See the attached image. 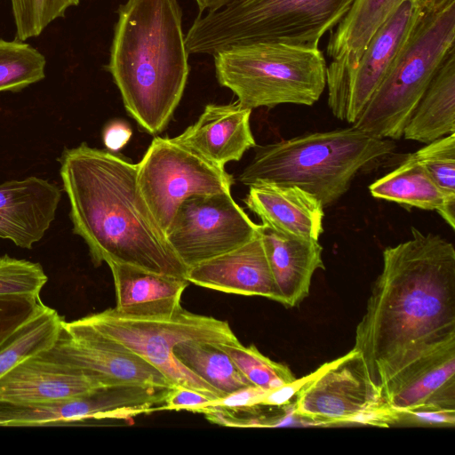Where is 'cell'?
<instances>
[{"label": "cell", "mask_w": 455, "mask_h": 455, "mask_svg": "<svg viewBox=\"0 0 455 455\" xmlns=\"http://www.w3.org/2000/svg\"><path fill=\"white\" fill-rule=\"evenodd\" d=\"M411 231V239L383 250L352 348L380 395L407 367L455 341V248L438 235Z\"/></svg>", "instance_id": "1"}, {"label": "cell", "mask_w": 455, "mask_h": 455, "mask_svg": "<svg viewBox=\"0 0 455 455\" xmlns=\"http://www.w3.org/2000/svg\"><path fill=\"white\" fill-rule=\"evenodd\" d=\"M59 162L72 231L84 239L95 266L128 264L186 278L188 268L140 191L137 164L85 142L65 148Z\"/></svg>", "instance_id": "2"}, {"label": "cell", "mask_w": 455, "mask_h": 455, "mask_svg": "<svg viewBox=\"0 0 455 455\" xmlns=\"http://www.w3.org/2000/svg\"><path fill=\"white\" fill-rule=\"evenodd\" d=\"M107 69L128 114L148 133L162 132L189 74L177 0H127L117 11Z\"/></svg>", "instance_id": "3"}, {"label": "cell", "mask_w": 455, "mask_h": 455, "mask_svg": "<svg viewBox=\"0 0 455 455\" xmlns=\"http://www.w3.org/2000/svg\"><path fill=\"white\" fill-rule=\"evenodd\" d=\"M393 140L351 125L305 133L256 148L239 180L246 186L275 183L296 186L316 197L323 208L350 188L357 173L391 156Z\"/></svg>", "instance_id": "4"}, {"label": "cell", "mask_w": 455, "mask_h": 455, "mask_svg": "<svg viewBox=\"0 0 455 455\" xmlns=\"http://www.w3.org/2000/svg\"><path fill=\"white\" fill-rule=\"evenodd\" d=\"M354 0H235L199 14L185 36L189 54H212L248 43L318 49L322 36Z\"/></svg>", "instance_id": "5"}, {"label": "cell", "mask_w": 455, "mask_h": 455, "mask_svg": "<svg viewBox=\"0 0 455 455\" xmlns=\"http://www.w3.org/2000/svg\"><path fill=\"white\" fill-rule=\"evenodd\" d=\"M213 57L220 84L251 110L312 106L326 87L327 66L319 49L258 42L230 46Z\"/></svg>", "instance_id": "6"}, {"label": "cell", "mask_w": 455, "mask_h": 455, "mask_svg": "<svg viewBox=\"0 0 455 455\" xmlns=\"http://www.w3.org/2000/svg\"><path fill=\"white\" fill-rule=\"evenodd\" d=\"M454 41L455 1L438 11H422L385 78L351 125L381 139L400 140Z\"/></svg>", "instance_id": "7"}, {"label": "cell", "mask_w": 455, "mask_h": 455, "mask_svg": "<svg viewBox=\"0 0 455 455\" xmlns=\"http://www.w3.org/2000/svg\"><path fill=\"white\" fill-rule=\"evenodd\" d=\"M84 319L103 335L156 367L174 387L192 388L212 399L223 397L181 363L174 355V348L189 341L219 344L239 341L227 321L183 308L166 317L126 316L108 308Z\"/></svg>", "instance_id": "8"}, {"label": "cell", "mask_w": 455, "mask_h": 455, "mask_svg": "<svg viewBox=\"0 0 455 455\" xmlns=\"http://www.w3.org/2000/svg\"><path fill=\"white\" fill-rule=\"evenodd\" d=\"M140 191L164 232L180 204L196 195L231 192L233 177L172 138L156 137L137 164Z\"/></svg>", "instance_id": "9"}, {"label": "cell", "mask_w": 455, "mask_h": 455, "mask_svg": "<svg viewBox=\"0 0 455 455\" xmlns=\"http://www.w3.org/2000/svg\"><path fill=\"white\" fill-rule=\"evenodd\" d=\"M295 396L294 414L315 424L395 420L353 349L311 373Z\"/></svg>", "instance_id": "10"}, {"label": "cell", "mask_w": 455, "mask_h": 455, "mask_svg": "<svg viewBox=\"0 0 455 455\" xmlns=\"http://www.w3.org/2000/svg\"><path fill=\"white\" fill-rule=\"evenodd\" d=\"M231 192L192 196L178 207L166 239L188 269L234 250L259 234Z\"/></svg>", "instance_id": "11"}, {"label": "cell", "mask_w": 455, "mask_h": 455, "mask_svg": "<svg viewBox=\"0 0 455 455\" xmlns=\"http://www.w3.org/2000/svg\"><path fill=\"white\" fill-rule=\"evenodd\" d=\"M422 10L403 0L376 31L351 68L326 69L328 107L335 117L353 124L378 89Z\"/></svg>", "instance_id": "12"}, {"label": "cell", "mask_w": 455, "mask_h": 455, "mask_svg": "<svg viewBox=\"0 0 455 455\" xmlns=\"http://www.w3.org/2000/svg\"><path fill=\"white\" fill-rule=\"evenodd\" d=\"M48 350L98 386L174 387L156 367L103 335L84 317L63 321L54 345Z\"/></svg>", "instance_id": "13"}, {"label": "cell", "mask_w": 455, "mask_h": 455, "mask_svg": "<svg viewBox=\"0 0 455 455\" xmlns=\"http://www.w3.org/2000/svg\"><path fill=\"white\" fill-rule=\"evenodd\" d=\"M381 396L395 414L419 409L455 411V341L394 377Z\"/></svg>", "instance_id": "14"}, {"label": "cell", "mask_w": 455, "mask_h": 455, "mask_svg": "<svg viewBox=\"0 0 455 455\" xmlns=\"http://www.w3.org/2000/svg\"><path fill=\"white\" fill-rule=\"evenodd\" d=\"M97 387L47 349L22 360L0 376V402L48 403L79 396Z\"/></svg>", "instance_id": "15"}, {"label": "cell", "mask_w": 455, "mask_h": 455, "mask_svg": "<svg viewBox=\"0 0 455 455\" xmlns=\"http://www.w3.org/2000/svg\"><path fill=\"white\" fill-rule=\"evenodd\" d=\"M60 197L55 184L36 176L0 184V238L31 249L50 228Z\"/></svg>", "instance_id": "16"}, {"label": "cell", "mask_w": 455, "mask_h": 455, "mask_svg": "<svg viewBox=\"0 0 455 455\" xmlns=\"http://www.w3.org/2000/svg\"><path fill=\"white\" fill-rule=\"evenodd\" d=\"M186 279L197 286L278 302L259 232L243 245L188 268Z\"/></svg>", "instance_id": "17"}, {"label": "cell", "mask_w": 455, "mask_h": 455, "mask_svg": "<svg viewBox=\"0 0 455 455\" xmlns=\"http://www.w3.org/2000/svg\"><path fill=\"white\" fill-rule=\"evenodd\" d=\"M251 109L238 103L208 104L198 120L172 138L208 162L223 167L256 147L250 125Z\"/></svg>", "instance_id": "18"}, {"label": "cell", "mask_w": 455, "mask_h": 455, "mask_svg": "<svg viewBox=\"0 0 455 455\" xmlns=\"http://www.w3.org/2000/svg\"><path fill=\"white\" fill-rule=\"evenodd\" d=\"M249 187L244 202L262 224L284 235L319 240L324 208L316 197L292 185L258 183Z\"/></svg>", "instance_id": "19"}, {"label": "cell", "mask_w": 455, "mask_h": 455, "mask_svg": "<svg viewBox=\"0 0 455 455\" xmlns=\"http://www.w3.org/2000/svg\"><path fill=\"white\" fill-rule=\"evenodd\" d=\"M261 236L278 294L287 307L299 305L309 294L315 270L324 269L318 240L284 235L259 224Z\"/></svg>", "instance_id": "20"}, {"label": "cell", "mask_w": 455, "mask_h": 455, "mask_svg": "<svg viewBox=\"0 0 455 455\" xmlns=\"http://www.w3.org/2000/svg\"><path fill=\"white\" fill-rule=\"evenodd\" d=\"M116 305L114 309L133 317H166L180 311L188 285L186 278L148 271L135 266L110 262Z\"/></svg>", "instance_id": "21"}, {"label": "cell", "mask_w": 455, "mask_h": 455, "mask_svg": "<svg viewBox=\"0 0 455 455\" xmlns=\"http://www.w3.org/2000/svg\"><path fill=\"white\" fill-rule=\"evenodd\" d=\"M371 195L407 208L435 211L455 228V198L444 194L419 162L415 153L369 186Z\"/></svg>", "instance_id": "22"}, {"label": "cell", "mask_w": 455, "mask_h": 455, "mask_svg": "<svg viewBox=\"0 0 455 455\" xmlns=\"http://www.w3.org/2000/svg\"><path fill=\"white\" fill-rule=\"evenodd\" d=\"M451 133H455V47L446 54L419 99L403 137L427 144Z\"/></svg>", "instance_id": "23"}, {"label": "cell", "mask_w": 455, "mask_h": 455, "mask_svg": "<svg viewBox=\"0 0 455 455\" xmlns=\"http://www.w3.org/2000/svg\"><path fill=\"white\" fill-rule=\"evenodd\" d=\"M403 0H354L346 15L331 30L327 52L331 64L351 68L359 60L376 31Z\"/></svg>", "instance_id": "24"}, {"label": "cell", "mask_w": 455, "mask_h": 455, "mask_svg": "<svg viewBox=\"0 0 455 455\" xmlns=\"http://www.w3.org/2000/svg\"><path fill=\"white\" fill-rule=\"evenodd\" d=\"M174 355L223 396L251 386L219 343L184 342L174 348Z\"/></svg>", "instance_id": "25"}, {"label": "cell", "mask_w": 455, "mask_h": 455, "mask_svg": "<svg viewBox=\"0 0 455 455\" xmlns=\"http://www.w3.org/2000/svg\"><path fill=\"white\" fill-rule=\"evenodd\" d=\"M59 313L44 305L0 345V376L22 360L51 348L63 323Z\"/></svg>", "instance_id": "26"}, {"label": "cell", "mask_w": 455, "mask_h": 455, "mask_svg": "<svg viewBox=\"0 0 455 455\" xmlns=\"http://www.w3.org/2000/svg\"><path fill=\"white\" fill-rule=\"evenodd\" d=\"M44 56L24 41L0 38V92H17L45 77Z\"/></svg>", "instance_id": "27"}, {"label": "cell", "mask_w": 455, "mask_h": 455, "mask_svg": "<svg viewBox=\"0 0 455 455\" xmlns=\"http://www.w3.org/2000/svg\"><path fill=\"white\" fill-rule=\"evenodd\" d=\"M219 345L252 386L271 391L296 379L287 365L272 361L254 345L245 347L240 341Z\"/></svg>", "instance_id": "28"}, {"label": "cell", "mask_w": 455, "mask_h": 455, "mask_svg": "<svg viewBox=\"0 0 455 455\" xmlns=\"http://www.w3.org/2000/svg\"><path fill=\"white\" fill-rule=\"evenodd\" d=\"M80 0H11L16 28L15 39L25 41L38 36L54 20Z\"/></svg>", "instance_id": "29"}, {"label": "cell", "mask_w": 455, "mask_h": 455, "mask_svg": "<svg viewBox=\"0 0 455 455\" xmlns=\"http://www.w3.org/2000/svg\"><path fill=\"white\" fill-rule=\"evenodd\" d=\"M48 277L39 263L0 257V297H40Z\"/></svg>", "instance_id": "30"}, {"label": "cell", "mask_w": 455, "mask_h": 455, "mask_svg": "<svg viewBox=\"0 0 455 455\" xmlns=\"http://www.w3.org/2000/svg\"><path fill=\"white\" fill-rule=\"evenodd\" d=\"M414 153L440 189L455 198V133L427 143Z\"/></svg>", "instance_id": "31"}, {"label": "cell", "mask_w": 455, "mask_h": 455, "mask_svg": "<svg viewBox=\"0 0 455 455\" xmlns=\"http://www.w3.org/2000/svg\"><path fill=\"white\" fill-rule=\"evenodd\" d=\"M44 305L40 297H0V345Z\"/></svg>", "instance_id": "32"}, {"label": "cell", "mask_w": 455, "mask_h": 455, "mask_svg": "<svg viewBox=\"0 0 455 455\" xmlns=\"http://www.w3.org/2000/svg\"><path fill=\"white\" fill-rule=\"evenodd\" d=\"M212 400L213 399L197 390L184 387H173L170 389L164 403L158 407L157 411L187 410L198 413Z\"/></svg>", "instance_id": "33"}, {"label": "cell", "mask_w": 455, "mask_h": 455, "mask_svg": "<svg viewBox=\"0 0 455 455\" xmlns=\"http://www.w3.org/2000/svg\"><path fill=\"white\" fill-rule=\"evenodd\" d=\"M267 392V390L251 385L223 397L213 399L206 407L212 406L228 410H243L260 406V403Z\"/></svg>", "instance_id": "34"}, {"label": "cell", "mask_w": 455, "mask_h": 455, "mask_svg": "<svg viewBox=\"0 0 455 455\" xmlns=\"http://www.w3.org/2000/svg\"><path fill=\"white\" fill-rule=\"evenodd\" d=\"M455 411L436 410H412L396 413V420L406 419L414 424L454 426Z\"/></svg>", "instance_id": "35"}, {"label": "cell", "mask_w": 455, "mask_h": 455, "mask_svg": "<svg viewBox=\"0 0 455 455\" xmlns=\"http://www.w3.org/2000/svg\"><path fill=\"white\" fill-rule=\"evenodd\" d=\"M132 134V129L127 124L121 121L111 122L103 131V142L109 151L115 152L129 141Z\"/></svg>", "instance_id": "36"}, {"label": "cell", "mask_w": 455, "mask_h": 455, "mask_svg": "<svg viewBox=\"0 0 455 455\" xmlns=\"http://www.w3.org/2000/svg\"><path fill=\"white\" fill-rule=\"evenodd\" d=\"M199 8L200 13L204 11L212 12L222 8L228 4L235 0H195Z\"/></svg>", "instance_id": "37"}, {"label": "cell", "mask_w": 455, "mask_h": 455, "mask_svg": "<svg viewBox=\"0 0 455 455\" xmlns=\"http://www.w3.org/2000/svg\"><path fill=\"white\" fill-rule=\"evenodd\" d=\"M454 1L455 0H428L427 7L424 11H438L444 8L445 6H447L448 4Z\"/></svg>", "instance_id": "38"}, {"label": "cell", "mask_w": 455, "mask_h": 455, "mask_svg": "<svg viewBox=\"0 0 455 455\" xmlns=\"http://www.w3.org/2000/svg\"><path fill=\"white\" fill-rule=\"evenodd\" d=\"M413 2H415L422 11H424L427 7V1L428 0H412Z\"/></svg>", "instance_id": "39"}]
</instances>
